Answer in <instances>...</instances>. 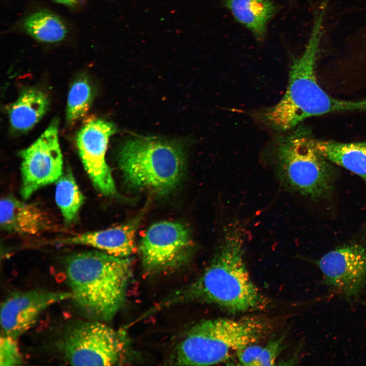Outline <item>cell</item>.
<instances>
[{
	"label": "cell",
	"mask_w": 366,
	"mask_h": 366,
	"mask_svg": "<svg viewBox=\"0 0 366 366\" xmlns=\"http://www.w3.org/2000/svg\"><path fill=\"white\" fill-rule=\"evenodd\" d=\"M225 5L235 20L259 40L263 39L267 24L276 12L271 0H225Z\"/></svg>",
	"instance_id": "cell-17"
},
{
	"label": "cell",
	"mask_w": 366,
	"mask_h": 366,
	"mask_svg": "<svg viewBox=\"0 0 366 366\" xmlns=\"http://www.w3.org/2000/svg\"><path fill=\"white\" fill-rule=\"evenodd\" d=\"M318 54L316 50L307 48L290 67L286 92L276 106L279 117L289 129L312 116L339 111H366V99L340 100L331 97L320 87L315 70Z\"/></svg>",
	"instance_id": "cell-6"
},
{
	"label": "cell",
	"mask_w": 366,
	"mask_h": 366,
	"mask_svg": "<svg viewBox=\"0 0 366 366\" xmlns=\"http://www.w3.org/2000/svg\"><path fill=\"white\" fill-rule=\"evenodd\" d=\"M94 98L92 86L85 77H80L71 86L68 97L66 119L73 124L89 110Z\"/></svg>",
	"instance_id": "cell-21"
},
{
	"label": "cell",
	"mask_w": 366,
	"mask_h": 366,
	"mask_svg": "<svg viewBox=\"0 0 366 366\" xmlns=\"http://www.w3.org/2000/svg\"><path fill=\"white\" fill-rule=\"evenodd\" d=\"M313 141L328 161L359 176L366 184V142L343 143L314 138Z\"/></svg>",
	"instance_id": "cell-15"
},
{
	"label": "cell",
	"mask_w": 366,
	"mask_h": 366,
	"mask_svg": "<svg viewBox=\"0 0 366 366\" xmlns=\"http://www.w3.org/2000/svg\"><path fill=\"white\" fill-rule=\"evenodd\" d=\"M22 26L33 38L45 43L60 42L68 33L64 22L58 16L45 10L30 14L24 20Z\"/></svg>",
	"instance_id": "cell-18"
},
{
	"label": "cell",
	"mask_w": 366,
	"mask_h": 366,
	"mask_svg": "<svg viewBox=\"0 0 366 366\" xmlns=\"http://www.w3.org/2000/svg\"><path fill=\"white\" fill-rule=\"evenodd\" d=\"M285 337L269 341L264 346L252 344L238 351L236 357L240 365L264 366L276 365L277 359L285 349Z\"/></svg>",
	"instance_id": "cell-20"
},
{
	"label": "cell",
	"mask_w": 366,
	"mask_h": 366,
	"mask_svg": "<svg viewBox=\"0 0 366 366\" xmlns=\"http://www.w3.org/2000/svg\"><path fill=\"white\" fill-rule=\"evenodd\" d=\"M48 105V98L41 90L35 88L24 89L10 109L12 128L18 132L29 130L43 116Z\"/></svg>",
	"instance_id": "cell-16"
},
{
	"label": "cell",
	"mask_w": 366,
	"mask_h": 366,
	"mask_svg": "<svg viewBox=\"0 0 366 366\" xmlns=\"http://www.w3.org/2000/svg\"><path fill=\"white\" fill-rule=\"evenodd\" d=\"M190 238L189 229L181 223L162 221L152 225L140 245L145 270L156 273L179 264L186 257Z\"/></svg>",
	"instance_id": "cell-9"
},
{
	"label": "cell",
	"mask_w": 366,
	"mask_h": 366,
	"mask_svg": "<svg viewBox=\"0 0 366 366\" xmlns=\"http://www.w3.org/2000/svg\"><path fill=\"white\" fill-rule=\"evenodd\" d=\"M0 223L4 231L25 236L42 234L57 227L49 214L38 204L12 196L1 199Z\"/></svg>",
	"instance_id": "cell-13"
},
{
	"label": "cell",
	"mask_w": 366,
	"mask_h": 366,
	"mask_svg": "<svg viewBox=\"0 0 366 366\" xmlns=\"http://www.w3.org/2000/svg\"><path fill=\"white\" fill-rule=\"evenodd\" d=\"M124 342L119 332L101 321L79 322L64 334L66 359L73 365H112L121 357Z\"/></svg>",
	"instance_id": "cell-7"
},
{
	"label": "cell",
	"mask_w": 366,
	"mask_h": 366,
	"mask_svg": "<svg viewBox=\"0 0 366 366\" xmlns=\"http://www.w3.org/2000/svg\"><path fill=\"white\" fill-rule=\"evenodd\" d=\"M309 131L302 127L279 138L274 152L276 174L288 190L312 200L331 195L336 177L332 163L316 148Z\"/></svg>",
	"instance_id": "cell-4"
},
{
	"label": "cell",
	"mask_w": 366,
	"mask_h": 366,
	"mask_svg": "<svg viewBox=\"0 0 366 366\" xmlns=\"http://www.w3.org/2000/svg\"><path fill=\"white\" fill-rule=\"evenodd\" d=\"M55 200L66 223L76 220L84 197L69 168L56 181Z\"/></svg>",
	"instance_id": "cell-19"
},
{
	"label": "cell",
	"mask_w": 366,
	"mask_h": 366,
	"mask_svg": "<svg viewBox=\"0 0 366 366\" xmlns=\"http://www.w3.org/2000/svg\"><path fill=\"white\" fill-rule=\"evenodd\" d=\"M139 221L137 218L124 225L63 238L58 242L88 246L113 256L127 258L135 251V236Z\"/></svg>",
	"instance_id": "cell-14"
},
{
	"label": "cell",
	"mask_w": 366,
	"mask_h": 366,
	"mask_svg": "<svg viewBox=\"0 0 366 366\" xmlns=\"http://www.w3.org/2000/svg\"><path fill=\"white\" fill-rule=\"evenodd\" d=\"M273 326V321L257 316L204 320L193 326L177 346L171 363L209 365L224 362L231 354L264 338Z\"/></svg>",
	"instance_id": "cell-3"
},
{
	"label": "cell",
	"mask_w": 366,
	"mask_h": 366,
	"mask_svg": "<svg viewBox=\"0 0 366 366\" xmlns=\"http://www.w3.org/2000/svg\"><path fill=\"white\" fill-rule=\"evenodd\" d=\"M128 258L102 251L73 254L65 261L72 298L96 320H112L123 305L131 278Z\"/></svg>",
	"instance_id": "cell-2"
},
{
	"label": "cell",
	"mask_w": 366,
	"mask_h": 366,
	"mask_svg": "<svg viewBox=\"0 0 366 366\" xmlns=\"http://www.w3.org/2000/svg\"><path fill=\"white\" fill-rule=\"evenodd\" d=\"M79 0H55V1L61 4L68 6H72L77 3Z\"/></svg>",
	"instance_id": "cell-23"
},
{
	"label": "cell",
	"mask_w": 366,
	"mask_h": 366,
	"mask_svg": "<svg viewBox=\"0 0 366 366\" xmlns=\"http://www.w3.org/2000/svg\"><path fill=\"white\" fill-rule=\"evenodd\" d=\"M21 197L27 199L39 189L56 182L63 173L56 120L30 146L20 152Z\"/></svg>",
	"instance_id": "cell-8"
},
{
	"label": "cell",
	"mask_w": 366,
	"mask_h": 366,
	"mask_svg": "<svg viewBox=\"0 0 366 366\" xmlns=\"http://www.w3.org/2000/svg\"><path fill=\"white\" fill-rule=\"evenodd\" d=\"M325 284L347 298L356 297L366 287V248L346 244L324 255L317 262Z\"/></svg>",
	"instance_id": "cell-10"
},
{
	"label": "cell",
	"mask_w": 366,
	"mask_h": 366,
	"mask_svg": "<svg viewBox=\"0 0 366 366\" xmlns=\"http://www.w3.org/2000/svg\"><path fill=\"white\" fill-rule=\"evenodd\" d=\"M114 125L101 119L86 121L77 134V145L84 168L94 187L106 196L116 193L110 169L105 160L109 137L116 132Z\"/></svg>",
	"instance_id": "cell-11"
},
{
	"label": "cell",
	"mask_w": 366,
	"mask_h": 366,
	"mask_svg": "<svg viewBox=\"0 0 366 366\" xmlns=\"http://www.w3.org/2000/svg\"><path fill=\"white\" fill-rule=\"evenodd\" d=\"M245 242L244 230L240 225L236 223L228 225L213 258L202 274L168 296L159 308L193 301L212 304L231 314L267 308L268 299L254 283L247 267Z\"/></svg>",
	"instance_id": "cell-1"
},
{
	"label": "cell",
	"mask_w": 366,
	"mask_h": 366,
	"mask_svg": "<svg viewBox=\"0 0 366 366\" xmlns=\"http://www.w3.org/2000/svg\"><path fill=\"white\" fill-rule=\"evenodd\" d=\"M22 356L16 339L3 335L0 340V365H14L20 364Z\"/></svg>",
	"instance_id": "cell-22"
},
{
	"label": "cell",
	"mask_w": 366,
	"mask_h": 366,
	"mask_svg": "<svg viewBox=\"0 0 366 366\" xmlns=\"http://www.w3.org/2000/svg\"><path fill=\"white\" fill-rule=\"evenodd\" d=\"M118 160L131 187L165 194L176 186L183 174L185 154L177 143L136 138L127 140L120 147Z\"/></svg>",
	"instance_id": "cell-5"
},
{
	"label": "cell",
	"mask_w": 366,
	"mask_h": 366,
	"mask_svg": "<svg viewBox=\"0 0 366 366\" xmlns=\"http://www.w3.org/2000/svg\"><path fill=\"white\" fill-rule=\"evenodd\" d=\"M71 298V292L34 290L12 293L1 304L3 334L17 339L35 324L46 309Z\"/></svg>",
	"instance_id": "cell-12"
}]
</instances>
